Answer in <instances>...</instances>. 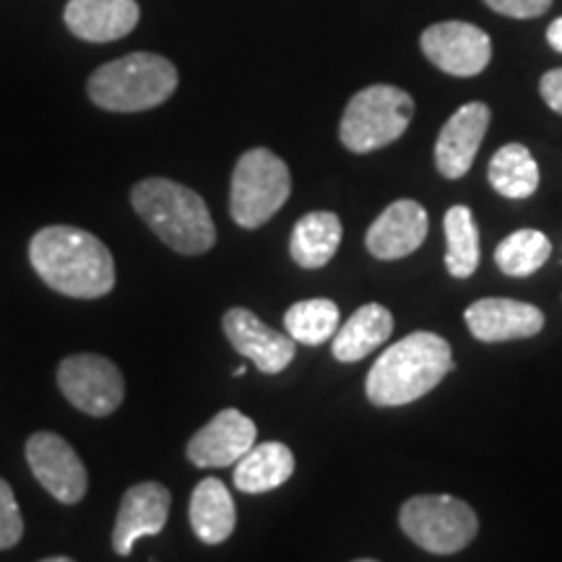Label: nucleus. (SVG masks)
<instances>
[{
	"instance_id": "1",
	"label": "nucleus",
	"mask_w": 562,
	"mask_h": 562,
	"mask_svg": "<svg viewBox=\"0 0 562 562\" xmlns=\"http://www.w3.org/2000/svg\"><path fill=\"white\" fill-rule=\"evenodd\" d=\"M37 277L66 297L97 300L115 286V261L100 237L87 229L55 224L40 229L30 243Z\"/></svg>"
},
{
	"instance_id": "2",
	"label": "nucleus",
	"mask_w": 562,
	"mask_h": 562,
	"mask_svg": "<svg viewBox=\"0 0 562 562\" xmlns=\"http://www.w3.org/2000/svg\"><path fill=\"white\" fill-rule=\"evenodd\" d=\"M453 370V349L442 336L417 331L378 357L368 372V398L375 406H406L438 389Z\"/></svg>"
},
{
	"instance_id": "3",
	"label": "nucleus",
	"mask_w": 562,
	"mask_h": 562,
	"mask_svg": "<svg viewBox=\"0 0 562 562\" xmlns=\"http://www.w3.org/2000/svg\"><path fill=\"white\" fill-rule=\"evenodd\" d=\"M131 203L146 227L180 256H201L214 248V220L206 201L191 188L167 178L140 180L133 186Z\"/></svg>"
},
{
	"instance_id": "4",
	"label": "nucleus",
	"mask_w": 562,
	"mask_h": 562,
	"mask_svg": "<svg viewBox=\"0 0 562 562\" xmlns=\"http://www.w3.org/2000/svg\"><path fill=\"white\" fill-rule=\"evenodd\" d=\"M178 68L154 53H131L89 76L87 91L108 112H144L165 104L178 89Z\"/></svg>"
},
{
	"instance_id": "5",
	"label": "nucleus",
	"mask_w": 562,
	"mask_h": 562,
	"mask_svg": "<svg viewBox=\"0 0 562 562\" xmlns=\"http://www.w3.org/2000/svg\"><path fill=\"white\" fill-rule=\"evenodd\" d=\"M414 117V100L391 83L357 91L341 115L339 138L349 151L370 154L398 140Z\"/></svg>"
},
{
	"instance_id": "6",
	"label": "nucleus",
	"mask_w": 562,
	"mask_h": 562,
	"mask_svg": "<svg viewBox=\"0 0 562 562\" xmlns=\"http://www.w3.org/2000/svg\"><path fill=\"white\" fill-rule=\"evenodd\" d=\"M290 193L292 175L286 161L258 146L237 159L229 188V214L240 227L258 229L284 206Z\"/></svg>"
},
{
	"instance_id": "7",
	"label": "nucleus",
	"mask_w": 562,
	"mask_h": 562,
	"mask_svg": "<svg viewBox=\"0 0 562 562\" xmlns=\"http://www.w3.org/2000/svg\"><path fill=\"white\" fill-rule=\"evenodd\" d=\"M398 524L414 544L432 554L467 550L480 531V518L472 505L451 495L412 497L402 505Z\"/></svg>"
},
{
	"instance_id": "8",
	"label": "nucleus",
	"mask_w": 562,
	"mask_h": 562,
	"mask_svg": "<svg viewBox=\"0 0 562 562\" xmlns=\"http://www.w3.org/2000/svg\"><path fill=\"white\" fill-rule=\"evenodd\" d=\"M63 396L89 417H108L125 398L123 372L102 355H70L58 368Z\"/></svg>"
},
{
	"instance_id": "9",
	"label": "nucleus",
	"mask_w": 562,
	"mask_h": 562,
	"mask_svg": "<svg viewBox=\"0 0 562 562\" xmlns=\"http://www.w3.org/2000/svg\"><path fill=\"white\" fill-rule=\"evenodd\" d=\"M422 53L442 74L472 79L492 60L490 34L469 21H440L427 26L419 37Z\"/></svg>"
},
{
	"instance_id": "10",
	"label": "nucleus",
	"mask_w": 562,
	"mask_h": 562,
	"mask_svg": "<svg viewBox=\"0 0 562 562\" xmlns=\"http://www.w3.org/2000/svg\"><path fill=\"white\" fill-rule=\"evenodd\" d=\"M26 461H30L34 480L63 505L81 503V497L87 495V467L74 451V446L60 435L34 432L26 440Z\"/></svg>"
},
{
	"instance_id": "11",
	"label": "nucleus",
	"mask_w": 562,
	"mask_h": 562,
	"mask_svg": "<svg viewBox=\"0 0 562 562\" xmlns=\"http://www.w3.org/2000/svg\"><path fill=\"white\" fill-rule=\"evenodd\" d=\"M222 328L237 355L256 364L263 375H279L290 368L297 351V341L290 334L273 331L271 326L245 307H232L224 313Z\"/></svg>"
},
{
	"instance_id": "12",
	"label": "nucleus",
	"mask_w": 562,
	"mask_h": 562,
	"mask_svg": "<svg viewBox=\"0 0 562 562\" xmlns=\"http://www.w3.org/2000/svg\"><path fill=\"white\" fill-rule=\"evenodd\" d=\"M256 438L258 430L250 417L237 409H222L193 435L186 453L193 467L222 469L240 461L256 446Z\"/></svg>"
},
{
	"instance_id": "13",
	"label": "nucleus",
	"mask_w": 562,
	"mask_h": 562,
	"mask_svg": "<svg viewBox=\"0 0 562 562\" xmlns=\"http://www.w3.org/2000/svg\"><path fill=\"white\" fill-rule=\"evenodd\" d=\"M172 495L165 484L140 482L123 495L121 508H117L115 529H112V547L121 558H128L133 544L140 537H157L165 531L167 518H170Z\"/></svg>"
},
{
	"instance_id": "14",
	"label": "nucleus",
	"mask_w": 562,
	"mask_h": 562,
	"mask_svg": "<svg viewBox=\"0 0 562 562\" xmlns=\"http://www.w3.org/2000/svg\"><path fill=\"white\" fill-rule=\"evenodd\" d=\"M490 121L492 112L484 102L463 104L448 117L438 140H435V165H438L442 178L461 180L463 175L472 170Z\"/></svg>"
},
{
	"instance_id": "15",
	"label": "nucleus",
	"mask_w": 562,
	"mask_h": 562,
	"mask_svg": "<svg viewBox=\"0 0 562 562\" xmlns=\"http://www.w3.org/2000/svg\"><path fill=\"white\" fill-rule=\"evenodd\" d=\"M474 339L495 344L513 339H531L544 328V313L529 302L508 297H484L463 313Z\"/></svg>"
},
{
	"instance_id": "16",
	"label": "nucleus",
	"mask_w": 562,
	"mask_h": 562,
	"mask_svg": "<svg viewBox=\"0 0 562 562\" xmlns=\"http://www.w3.org/2000/svg\"><path fill=\"white\" fill-rule=\"evenodd\" d=\"M427 229H430V220H427L425 206L412 199H402L393 201L370 224L364 245L381 261H398V258L412 256L425 243Z\"/></svg>"
},
{
	"instance_id": "17",
	"label": "nucleus",
	"mask_w": 562,
	"mask_h": 562,
	"mask_svg": "<svg viewBox=\"0 0 562 562\" xmlns=\"http://www.w3.org/2000/svg\"><path fill=\"white\" fill-rule=\"evenodd\" d=\"M63 19L83 42H115L136 30L140 9L136 0H68Z\"/></svg>"
},
{
	"instance_id": "18",
	"label": "nucleus",
	"mask_w": 562,
	"mask_h": 562,
	"mask_svg": "<svg viewBox=\"0 0 562 562\" xmlns=\"http://www.w3.org/2000/svg\"><path fill=\"white\" fill-rule=\"evenodd\" d=\"M294 474V453L284 442H256L240 461L235 463L232 482L245 495H261L277 490Z\"/></svg>"
},
{
	"instance_id": "19",
	"label": "nucleus",
	"mask_w": 562,
	"mask_h": 562,
	"mask_svg": "<svg viewBox=\"0 0 562 562\" xmlns=\"http://www.w3.org/2000/svg\"><path fill=\"white\" fill-rule=\"evenodd\" d=\"M237 510L232 492L222 480H203L191 495V526L203 544L227 542L235 531Z\"/></svg>"
},
{
	"instance_id": "20",
	"label": "nucleus",
	"mask_w": 562,
	"mask_h": 562,
	"mask_svg": "<svg viewBox=\"0 0 562 562\" xmlns=\"http://www.w3.org/2000/svg\"><path fill=\"white\" fill-rule=\"evenodd\" d=\"M393 334V315L389 307L370 302L362 305L334 336V357L339 362H360L383 347Z\"/></svg>"
},
{
	"instance_id": "21",
	"label": "nucleus",
	"mask_w": 562,
	"mask_h": 562,
	"mask_svg": "<svg viewBox=\"0 0 562 562\" xmlns=\"http://www.w3.org/2000/svg\"><path fill=\"white\" fill-rule=\"evenodd\" d=\"M341 220L334 211H311L294 224L290 256L300 269H323L341 245Z\"/></svg>"
},
{
	"instance_id": "22",
	"label": "nucleus",
	"mask_w": 562,
	"mask_h": 562,
	"mask_svg": "<svg viewBox=\"0 0 562 562\" xmlns=\"http://www.w3.org/2000/svg\"><path fill=\"white\" fill-rule=\"evenodd\" d=\"M487 180L505 199H529L539 188V165L524 144H508L490 159Z\"/></svg>"
},
{
	"instance_id": "23",
	"label": "nucleus",
	"mask_w": 562,
	"mask_h": 562,
	"mask_svg": "<svg viewBox=\"0 0 562 562\" xmlns=\"http://www.w3.org/2000/svg\"><path fill=\"white\" fill-rule=\"evenodd\" d=\"M446 269L456 279H467L480 269L482 261V245H480V229L472 216L469 206H451L448 209L446 220Z\"/></svg>"
},
{
	"instance_id": "24",
	"label": "nucleus",
	"mask_w": 562,
	"mask_h": 562,
	"mask_svg": "<svg viewBox=\"0 0 562 562\" xmlns=\"http://www.w3.org/2000/svg\"><path fill=\"white\" fill-rule=\"evenodd\" d=\"M284 328L297 344L318 347L339 331V307L326 297L294 302L284 315Z\"/></svg>"
},
{
	"instance_id": "25",
	"label": "nucleus",
	"mask_w": 562,
	"mask_h": 562,
	"mask_svg": "<svg viewBox=\"0 0 562 562\" xmlns=\"http://www.w3.org/2000/svg\"><path fill=\"white\" fill-rule=\"evenodd\" d=\"M552 243L539 229H516L497 245L495 263L508 277H531L547 263Z\"/></svg>"
},
{
	"instance_id": "26",
	"label": "nucleus",
	"mask_w": 562,
	"mask_h": 562,
	"mask_svg": "<svg viewBox=\"0 0 562 562\" xmlns=\"http://www.w3.org/2000/svg\"><path fill=\"white\" fill-rule=\"evenodd\" d=\"M24 537V518H21L19 503L13 497L11 484L0 480V550H11Z\"/></svg>"
},
{
	"instance_id": "27",
	"label": "nucleus",
	"mask_w": 562,
	"mask_h": 562,
	"mask_svg": "<svg viewBox=\"0 0 562 562\" xmlns=\"http://www.w3.org/2000/svg\"><path fill=\"white\" fill-rule=\"evenodd\" d=\"M492 11L508 19H537L550 11L552 0H484Z\"/></svg>"
},
{
	"instance_id": "28",
	"label": "nucleus",
	"mask_w": 562,
	"mask_h": 562,
	"mask_svg": "<svg viewBox=\"0 0 562 562\" xmlns=\"http://www.w3.org/2000/svg\"><path fill=\"white\" fill-rule=\"evenodd\" d=\"M539 94H542V100L550 104V110L562 115V68H554L550 74L542 76V81H539Z\"/></svg>"
},
{
	"instance_id": "29",
	"label": "nucleus",
	"mask_w": 562,
	"mask_h": 562,
	"mask_svg": "<svg viewBox=\"0 0 562 562\" xmlns=\"http://www.w3.org/2000/svg\"><path fill=\"white\" fill-rule=\"evenodd\" d=\"M547 42L552 45V50L562 53V16L554 19L550 26H547Z\"/></svg>"
},
{
	"instance_id": "30",
	"label": "nucleus",
	"mask_w": 562,
	"mask_h": 562,
	"mask_svg": "<svg viewBox=\"0 0 562 562\" xmlns=\"http://www.w3.org/2000/svg\"><path fill=\"white\" fill-rule=\"evenodd\" d=\"M40 562H76V560H70V558H47V560H40Z\"/></svg>"
},
{
	"instance_id": "31",
	"label": "nucleus",
	"mask_w": 562,
	"mask_h": 562,
	"mask_svg": "<svg viewBox=\"0 0 562 562\" xmlns=\"http://www.w3.org/2000/svg\"><path fill=\"white\" fill-rule=\"evenodd\" d=\"M240 375H245V368L240 364V368H235V378H240Z\"/></svg>"
},
{
	"instance_id": "32",
	"label": "nucleus",
	"mask_w": 562,
	"mask_h": 562,
	"mask_svg": "<svg viewBox=\"0 0 562 562\" xmlns=\"http://www.w3.org/2000/svg\"><path fill=\"white\" fill-rule=\"evenodd\" d=\"M355 562H378V560H355Z\"/></svg>"
}]
</instances>
